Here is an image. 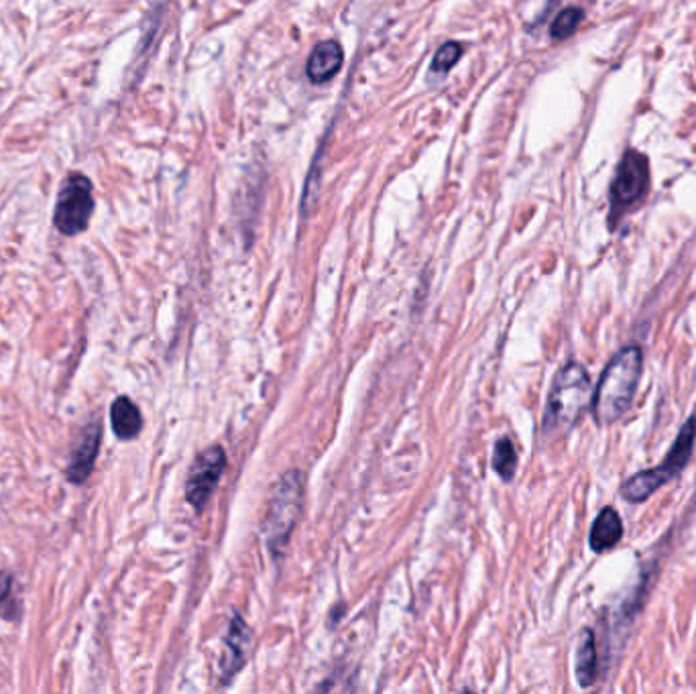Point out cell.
<instances>
[{"instance_id":"5b68a950","label":"cell","mask_w":696,"mask_h":694,"mask_svg":"<svg viewBox=\"0 0 696 694\" xmlns=\"http://www.w3.org/2000/svg\"><path fill=\"white\" fill-rule=\"evenodd\" d=\"M650 190V161L637 151L627 149L617 165L615 178L609 190L611 198V224L619 220L631 206L642 202Z\"/></svg>"},{"instance_id":"9a60e30c","label":"cell","mask_w":696,"mask_h":694,"mask_svg":"<svg viewBox=\"0 0 696 694\" xmlns=\"http://www.w3.org/2000/svg\"><path fill=\"white\" fill-rule=\"evenodd\" d=\"M583 19H585V13H583V9H578V7H568V9L560 11L550 25L552 39H558V41L568 39L578 29V25L583 23Z\"/></svg>"},{"instance_id":"ba28073f","label":"cell","mask_w":696,"mask_h":694,"mask_svg":"<svg viewBox=\"0 0 696 694\" xmlns=\"http://www.w3.org/2000/svg\"><path fill=\"white\" fill-rule=\"evenodd\" d=\"M224 644H226V652L222 658L220 672H222V678L228 680L232 674L239 672L241 666L245 664L249 644H251V633H249V627L243 621V617H239V615L232 617Z\"/></svg>"},{"instance_id":"7a4b0ae2","label":"cell","mask_w":696,"mask_h":694,"mask_svg":"<svg viewBox=\"0 0 696 694\" xmlns=\"http://www.w3.org/2000/svg\"><path fill=\"white\" fill-rule=\"evenodd\" d=\"M593 401V385L589 373L583 365L568 363L554 377L542 430L546 436L566 434L583 416L589 403Z\"/></svg>"},{"instance_id":"4fadbf2b","label":"cell","mask_w":696,"mask_h":694,"mask_svg":"<svg viewBox=\"0 0 696 694\" xmlns=\"http://www.w3.org/2000/svg\"><path fill=\"white\" fill-rule=\"evenodd\" d=\"M110 418H112V430L121 440L135 438L143 428L141 412L129 397H119L112 403Z\"/></svg>"},{"instance_id":"8fae6325","label":"cell","mask_w":696,"mask_h":694,"mask_svg":"<svg viewBox=\"0 0 696 694\" xmlns=\"http://www.w3.org/2000/svg\"><path fill=\"white\" fill-rule=\"evenodd\" d=\"M623 538V522L619 513L613 507H605L591 528V536H589V544L593 548V552L603 554L613 550Z\"/></svg>"},{"instance_id":"5bb4252c","label":"cell","mask_w":696,"mask_h":694,"mask_svg":"<svg viewBox=\"0 0 696 694\" xmlns=\"http://www.w3.org/2000/svg\"><path fill=\"white\" fill-rule=\"evenodd\" d=\"M493 469L503 481H511L517 469V452L509 438H499L493 452Z\"/></svg>"},{"instance_id":"30bf717a","label":"cell","mask_w":696,"mask_h":694,"mask_svg":"<svg viewBox=\"0 0 696 694\" xmlns=\"http://www.w3.org/2000/svg\"><path fill=\"white\" fill-rule=\"evenodd\" d=\"M342 62H344L342 47L336 41H322L310 53L308 78L314 84H326L340 72Z\"/></svg>"},{"instance_id":"ac0fdd59","label":"cell","mask_w":696,"mask_h":694,"mask_svg":"<svg viewBox=\"0 0 696 694\" xmlns=\"http://www.w3.org/2000/svg\"><path fill=\"white\" fill-rule=\"evenodd\" d=\"M556 3H558V0H548V5H546V9H544V15H546V13H548V11H550V9H552Z\"/></svg>"},{"instance_id":"7c38bea8","label":"cell","mask_w":696,"mask_h":694,"mask_svg":"<svg viewBox=\"0 0 696 694\" xmlns=\"http://www.w3.org/2000/svg\"><path fill=\"white\" fill-rule=\"evenodd\" d=\"M576 680L583 688H589L597 680L599 662H597V646H595V633L591 629H585L580 635V642L576 648V664H574Z\"/></svg>"},{"instance_id":"6da1fadb","label":"cell","mask_w":696,"mask_h":694,"mask_svg":"<svg viewBox=\"0 0 696 694\" xmlns=\"http://www.w3.org/2000/svg\"><path fill=\"white\" fill-rule=\"evenodd\" d=\"M642 369L644 355L640 346H625L609 361L593 393V414L597 424H613L629 412Z\"/></svg>"},{"instance_id":"e0dca14e","label":"cell","mask_w":696,"mask_h":694,"mask_svg":"<svg viewBox=\"0 0 696 694\" xmlns=\"http://www.w3.org/2000/svg\"><path fill=\"white\" fill-rule=\"evenodd\" d=\"M11 591H13V578L7 572H3L0 574V611H3L5 601L11 599Z\"/></svg>"},{"instance_id":"2e32d148","label":"cell","mask_w":696,"mask_h":694,"mask_svg":"<svg viewBox=\"0 0 696 694\" xmlns=\"http://www.w3.org/2000/svg\"><path fill=\"white\" fill-rule=\"evenodd\" d=\"M460 55H462L460 43H456V41L444 43V45L436 51V55H434V60H432V72H436V74H446V72L460 60Z\"/></svg>"},{"instance_id":"52a82bcc","label":"cell","mask_w":696,"mask_h":694,"mask_svg":"<svg viewBox=\"0 0 696 694\" xmlns=\"http://www.w3.org/2000/svg\"><path fill=\"white\" fill-rule=\"evenodd\" d=\"M224 467L226 454L220 446H210L196 458L186 481V499L192 507L202 509L208 503L210 495L218 487Z\"/></svg>"},{"instance_id":"9c48e42d","label":"cell","mask_w":696,"mask_h":694,"mask_svg":"<svg viewBox=\"0 0 696 694\" xmlns=\"http://www.w3.org/2000/svg\"><path fill=\"white\" fill-rule=\"evenodd\" d=\"M98 446H100V424L94 422L82 432V440L78 448L72 454L70 467H68V479L76 485L84 483L86 477L92 473L94 460L98 456Z\"/></svg>"},{"instance_id":"8992f818","label":"cell","mask_w":696,"mask_h":694,"mask_svg":"<svg viewBox=\"0 0 696 694\" xmlns=\"http://www.w3.org/2000/svg\"><path fill=\"white\" fill-rule=\"evenodd\" d=\"M94 212L92 184L84 176H70L55 206V226L60 233L74 237L88 226Z\"/></svg>"},{"instance_id":"277c9868","label":"cell","mask_w":696,"mask_h":694,"mask_svg":"<svg viewBox=\"0 0 696 694\" xmlns=\"http://www.w3.org/2000/svg\"><path fill=\"white\" fill-rule=\"evenodd\" d=\"M694 440H696V416H692L682 426L668 456L660 462L656 469L637 473L623 483V487H621L623 499L629 503H642V501L650 499L666 483H670L674 477H678L692 456Z\"/></svg>"},{"instance_id":"3957f363","label":"cell","mask_w":696,"mask_h":694,"mask_svg":"<svg viewBox=\"0 0 696 694\" xmlns=\"http://www.w3.org/2000/svg\"><path fill=\"white\" fill-rule=\"evenodd\" d=\"M302 499H304L302 475L298 471L285 473L277 481L271 493L265 522H263V534L271 554L277 556L287 544L289 536H292L298 524V517L302 513Z\"/></svg>"}]
</instances>
